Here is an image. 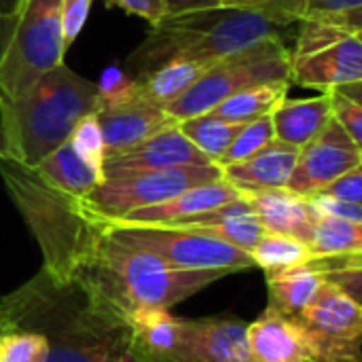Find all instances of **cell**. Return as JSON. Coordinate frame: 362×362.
<instances>
[{
	"label": "cell",
	"mask_w": 362,
	"mask_h": 362,
	"mask_svg": "<svg viewBox=\"0 0 362 362\" xmlns=\"http://www.w3.org/2000/svg\"><path fill=\"white\" fill-rule=\"evenodd\" d=\"M6 333L30 331L47 339V362H138L132 320L78 278L55 282L38 272L2 295Z\"/></svg>",
	"instance_id": "1"
},
{
	"label": "cell",
	"mask_w": 362,
	"mask_h": 362,
	"mask_svg": "<svg viewBox=\"0 0 362 362\" xmlns=\"http://www.w3.org/2000/svg\"><path fill=\"white\" fill-rule=\"evenodd\" d=\"M227 272L178 269L157 255L117 240L108 229L95 252L78 272V280L129 320L148 310H172Z\"/></svg>",
	"instance_id": "2"
},
{
	"label": "cell",
	"mask_w": 362,
	"mask_h": 362,
	"mask_svg": "<svg viewBox=\"0 0 362 362\" xmlns=\"http://www.w3.org/2000/svg\"><path fill=\"white\" fill-rule=\"evenodd\" d=\"M0 178L42 252V272L70 282L95 252L106 227L81 197L49 187L32 168L0 155Z\"/></svg>",
	"instance_id": "3"
},
{
	"label": "cell",
	"mask_w": 362,
	"mask_h": 362,
	"mask_svg": "<svg viewBox=\"0 0 362 362\" xmlns=\"http://www.w3.org/2000/svg\"><path fill=\"white\" fill-rule=\"evenodd\" d=\"M100 87L64 64L36 78L19 98L0 95V155L36 168L64 144L78 121L95 112Z\"/></svg>",
	"instance_id": "4"
},
{
	"label": "cell",
	"mask_w": 362,
	"mask_h": 362,
	"mask_svg": "<svg viewBox=\"0 0 362 362\" xmlns=\"http://www.w3.org/2000/svg\"><path fill=\"white\" fill-rule=\"evenodd\" d=\"M276 36H280V25L250 11L225 6L178 11L151 25L127 64L142 74L176 57L218 59Z\"/></svg>",
	"instance_id": "5"
},
{
	"label": "cell",
	"mask_w": 362,
	"mask_h": 362,
	"mask_svg": "<svg viewBox=\"0 0 362 362\" xmlns=\"http://www.w3.org/2000/svg\"><path fill=\"white\" fill-rule=\"evenodd\" d=\"M138 362H257L238 318H180L148 310L132 318Z\"/></svg>",
	"instance_id": "6"
},
{
	"label": "cell",
	"mask_w": 362,
	"mask_h": 362,
	"mask_svg": "<svg viewBox=\"0 0 362 362\" xmlns=\"http://www.w3.org/2000/svg\"><path fill=\"white\" fill-rule=\"evenodd\" d=\"M280 78H291V49L280 36L265 38L214 59L212 66L165 110L176 121L206 115L246 87Z\"/></svg>",
	"instance_id": "7"
},
{
	"label": "cell",
	"mask_w": 362,
	"mask_h": 362,
	"mask_svg": "<svg viewBox=\"0 0 362 362\" xmlns=\"http://www.w3.org/2000/svg\"><path fill=\"white\" fill-rule=\"evenodd\" d=\"M64 0H25L0 53V95L15 100L36 78L64 64Z\"/></svg>",
	"instance_id": "8"
},
{
	"label": "cell",
	"mask_w": 362,
	"mask_h": 362,
	"mask_svg": "<svg viewBox=\"0 0 362 362\" xmlns=\"http://www.w3.org/2000/svg\"><path fill=\"white\" fill-rule=\"evenodd\" d=\"M218 178L223 176L216 163L104 176V180L95 189L81 197V204L89 214H93L104 225L134 210L161 204L191 187L214 182Z\"/></svg>",
	"instance_id": "9"
},
{
	"label": "cell",
	"mask_w": 362,
	"mask_h": 362,
	"mask_svg": "<svg viewBox=\"0 0 362 362\" xmlns=\"http://www.w3.org/2000/svg\"><path fill=\"white\" fill-rule=\"evenodd\" d=\"M106 229L117 240L148 250L178 269L238 274L255 267L250 252L189 229L170 225H108Z\"/></svg>",
	"instance_id": "10"
},
{
	"label": "cell",
	"mask_w": 362,
	"mask_h": 362,
	"mask_svg": "<svg viewBox=\"0 0 362 362\" xmlns=\"http://www.w3.org/2000/svg\"><path fill=\"white\" fill-rule=\"evenodd\" d=\"M312 362H362V305L322 282L308 308L293 318Z\"/></svg>",
	"instance_id": "11"
},
{
	"label": "cell",
	"mask_w": 362,
	"mask_h": 362,
	"mask_svg": "<svg viewBox=\"0 0 362 362\" xmlns=\"http://www.w3.org/2000/svg\"><path fill=\"white\" fill-rule=\"evenodd\" d=\"M100 87V100L95 108L98 125L104 140L106 155L134 146L163 129L178 125L165 108L144 102L136 93L134 78L119 76L106 81Z\"/></svg>",
	"instance_id": "12"
},
{
	"label": "cell",
	"mask_w": 362,
	"mask_h": 362,
	"mask_svg": "<svg viewBox=\"0 0 362 362\" xmlns=\"http://www.w3.org/2000/svg\"><path fill=\"white\" fill-rule=\"evenodd\" d=\"M362 146L331 117L329 123L308 144L299 148L297 163L291 172L286 189L310 197L322 191L341 174L361 168Z\"/></svg>",
	"instance_id": "13"
},
{
	"label": "cell",
	"mask_w": 362,
	"mask_h": 362,
	"mask_svg": "<svg viewBox=\"0 0 362 362\" xmlns=\"http://www.w3.org/2000/svg\"><path fill=\"white\" fill-rule=\"evenodd\" d=\"M204 153L189 142L178 125L163 129L134 146L110 153L104 157V176H121L136 172H157L187 165H208Z\"/></svg>",
	"instance_id": "14"
},
{
	"label": "cell",
	"mask_w": 362,
	"mask_h": 362,
	"mask_svg": "<svg viewBox=\"0 0 362 362\" xmlns=\"http://www.w3.org/2000/svg\"><path fill=\"white\" fill-rule=\"evenodd\" d=\"M291 83L320 91L362 83L361 36H350L308 57L291 59Z\"/></svg>",
	"instance_id": "15"
},
{
	"label": "cell",
	"mask_w": 362,
	"mask_h": 362,
	"mask_svg": "<svg viewBox=\"0 0 362 362\" xmlns=\"http://www.w3.org/2000/svg\"><path fill=\"white\" fill-rule=\"evenodd\" d=\"M240 197H242V193L238 189H233L229 182L218 178L214 182L191 187L161 204L146 206V208L134 210L121 218L108 221V223H104V227H108V225H172L182 218L197 216V214H204L218 206H225Z\"/></svg>",
	"instance_id": "16"
},
{
	"label": "cell",
	"mask_w": 362,
	"mask_h": 362,
	"mask_svg": "<svg viewBox=\"0 0 362 362\" xmlns=\"http://www.w3.org/2000/svg\"><path fill=\"white\" fill-rule=\"evenodd\" d=\"M242 197L248 202L250 210L265 231L288 235L305 244L310 242L318 212L308 197L297 195L286 187L242 193Z\"/></svg>",
	"instance_id": "17"
},
{
	"label": "cell",
	"mask_w": 362,
	"mask_h": 362,
	"mask_svg": "<svg viewBox=\"0 0 362 362\" xmlns=\"http://www.w3.org/2000/svg\"><path fill=\"white\" fill-rule=\"evenodd\" d=\"M297 157H299L297 146L274 140L257 155L218 168L225 182H229L240 193H252V191L286 187L291 172L297 163Z\"/></svg>",
	"instance_id": "18"
},
{
	"label": "cell",
	"mask_w": 362,
	"mask_h": 362,
	"mask_svg": "<svg viewBox=\"0 0 362 362\" xmlns=\"http://www.w3.org/2000/svg\"><path fill=\"white\" fill-rule=\"evenodd\" d=\"M170 227L189 229V231L221 240L244 252H250L257 240L265 233V229L261 227V223L257 221L255 212L250 210L244 197L233 199L214 210H208L204 214L182 218L178 223H172Z\"/></svg>",
	"instance_id": "19"
},
{
	"label": "cell",
	"mask_w": 362,
	"mask_h": 362,
	"mask_svg": "<svg viewBox=\"0 0 362 362\" xmlns=\"http://www.w3.org/2000/svg\"><path fill=\"white\" fill-rule=\"evenodd\" d=\"M246 339L257 362H312L297 322L272 308L246 327Z\"/></svg>",
	"instance_id": "20"
},
{
	"label": "cell",
	"mask_w": 362,
	"mask_h": 362,
	"mask_svg": "<svg viewBox=\"0 0 362 362\" xmlns=\"http://www.w3.org/2000/svg\"><path fill=\"white\" fill-rule=\"evenodd\" d=\"M212 62L214 59H189V57H176L163 62L157 68L142 72L134 78L136 93L148 104L168 108L212 66Z\"/></svg>",
	"instance_id": "21"
},
{
	"label": "cell",
	"mask_w": 362,
	"mask_h": 362,
	"mask_svg": "<svg viewBox=\"0 0 362 362\" xmlns=\"http://www.w3.org/2000/svg\"><path fill=\"white\" fill-rule=\"evenodd\" d=\"M269 117H272L276 140L301 148L314 136H318V132L333 117L331 100L327 91H322L318 98H305V100L284 98Z\"/></svg>",
	"instance_id": "22"
},
{
	"label": "cell",
	"mask_w": 362,
	"mask_h": 362,
	"mask_svg": "<svg viewBox=\"0 0 362 362\" xmlns=\"http://www.w3.org/2000/svg\"><path fill=\"white\" fill-rule=\"evenodd\" d=\"M49 187L74 195L85 197L91 189H95L104 180V172L91 165L70 142V138L51 151L45 159L32 168Z\"/></svg>",
	"instance_id": "23"
},
{
	"label": "cell",
	"mask_w": 362,
	"mask_h": 362,
	"mask_svg": "<svg viewBox=\"0 0 362 362\" xmlns=\"http://www.w3.org/2000/svg\"><path fill=\"white\" fill-rule=\"evenodd\" d=\"M265 280L269 293L267 308L280 312L286 318H297L325 282L322 276L310 265V261L293 267L265 272Z\"/></svg>",
	"instance_id": "24"
},
{
	"label": "cell",
	"mask_w": 362,
	"mask_h": 362,
	"mask_svg": "<svg viewBox=\"0 0 362 362\" xmlns=\"http://www.w3.org/2000/svg\"><path fill=\"white\" fill-rule=\"evenodd\" d=\"M301 30L291 51V59L308 57L331 45H337L350 36H361L362 11L356 13H308L301 21Z\"/></svg>",
	"instance_id": "25"
},
{
	"label": "cell",
	"mask_w": 362,
	"mask_h": 362,
	"mask_svg": "<svg viewBox=\"0 0 362 362\" xmlns=\"http://www.w3.org/2000/svg\"><path fill=\"white\" fill-rule=\"evenodd\" d=\"M291 78H280V81H269L261 85L246 87L238 91L235 95L227 98L218 106L210 110V115H216L227 121H238V123H250L255 119L267 117L274 112V108L286 98L291 89Z\"/></svg>",
	"instance_id": "26"
},
{
	"label": "cell",
	"mask_w": 362,
	"mask_h": 362,
	"mask_svg": "<svg viewBox=\"0 0 362 362\" xmlns=\"http://www.w3.org/2000/svg\"><path fill=\"white\" fill-rule=\"evenodd\" d=\"M244 125L246 123L227 121L210 112L178 121V129L182 132V136L193 142L197 151L204 153L206 159L212 163H218V159Z\"/></svg>",
	"instance_id": "27"
},
{
	"label": "cell",
	"mask_w": 362,
	"mask_h": 362,
	"mask_svg": "<svg viewBox=\"0 0 362 362\" xmlns=\"http://www.w3.org/2000/svg\"><path fill=\"white\" fill-rule=\"evenodd\" d=\"M308 246L312 257L362 252V223L318 214Z\"/></svg>",
	"instance_id": "28"
},
{
	"label": "cell",
	"mask_w": 362,
	"mask_h": 362,
	"mask_svg": "<svg viewBox=\"0 0 362 362\" xmlns=\"http://www.w3.org/2000/svg\"><path fill=\"white\" fill-rule=\"evenodd\" d=\"M250 257L255 261V267H261L263 272H272V269L293 267L310 261L312 250L301 240L265 231L257 240L255 248L250 250Z\"/></svg>",
	"instance_id": "29"
},
{
	"label": "cell",
	"mask_w": 362,
	"mask_h": 362,
	"mask_svg": "<svg viewBox=\"0 0 362 362\" xmlns=\"http://www.w3.org/2000/svg\"><path fill=\"white\" fill-rule=\"evenodd\" d=\"M310 265L322 276L325 282L339 288L344 295L362 301V252L352 255H331V257H312Z\"/></svg>",
	"instance_id": "30"
},
{
	"label": "cell",
	"mask_w": 362,
	"mask_h": 362,
	"mask_svg": "<svg viewBox=\"0 0 362 362\" xmlns=\"http://www.w3.org/2000/svg\"><path fill=\"white\" fill-rule=\"evenodd\" d=\"M274 140H276V134H274L272 117L267 115V117L255 119L238 132V136L231 140V144L227 146V151L223 153L216 165H227V163L248 159L257 155L259 151H263L265 146H269Z\"/></svg>",
	"instance_id": "31"
},
{
	"label": "cell",
	"mask_w": 362,
	"mask_h": 362,
	"mask_svg": "<svg viewBox=\"0 0 362 362\" xmlns=\"http://www.w3.org/2000/svg\"><path fill=\"white\" fill-rule=\"evenodd\" d=\"M310 2L312 0H218V6L250 11L280 28H286L308 15Z\"/></svg>",
	"instance_id": "32"
},
{
	"label": "cell",
	"mask_w": 362,
	"mask_h": 362,
	"mask_svg": "<svg viewBox=\"0 0 362 362\" xmlns=\"http://www.w3.org/2000/svg\"><path fill=\"white\" fill-rule=\"evenodd\" d=\"M47 339L30 331H13L0 337V362H47Z\"/></svg>",
	"instance_id": "33"
},
{
	"label": "cell",
	"mask_w": 362,
	"mask_h": 362,
	"mask_svg": "<svg viewBox=\"0 0 362 362\" xmlns=\"http://www.w3.org/2000/svg\"><path fill=\"white\" fill-rule=\"evenodd\" d=\"M352 85H344L337 89H329L331 100V115L333 119L350 134V138L362 146V100L361 91L356 89L350 93Z\"/></svg>",
	"instance_id": "34"
},
{
	"label": "cell",
	"mask_w": 362,
	"mask_h": 362,
	"mask_svg": "<svg viewBox=\"0 0 362 362\" xmlns=\"http://www.w3.org/2000/svg\"><path fill=\"white\" fill-rule=\"evenodd\" d=\"M70 142L91 165H95L98 170L104 172L106 151H104V140H102V132H100L95 112L87 115L78 121V125L74 127V132L70 136Z\"/></svg>",
	"instance_id": "35"
},
{
	"label": "cell",
	"mask_w": 362,
	"mask_h": 362,
	"mask_svg": "<svg viewBox=\"0 0 362 362\" xmlns=\"http://www.w3.org/2000/svg\"><path fill=\"white\" fill-rule=\"evenodd\" d=\"M91 4H93V0H64L62 2V30H64L66 51L81 34Z\"/></svg>",
	"instance_id": "36"
},
{
	"label": "cell",
	"mask_w": 362,
	"mask_h": 362,
	"mask_svg": "<svg viewBox=\"0 0 362 362\" xmlns=\"http://www.w3.org/2000/svg\"><path fill=\"white\" fill-rule=\"evenodd\" d=\"M322 195L348 202V204H358L362 206V165L354 168L346 174H341L339 178H335L333 182H329L322 191H318Z\"/></svg>",
	"instance_id": "37"
},
{
	"label": "cell",
	"mask_w": 362,
	"mask_h": 362,
	"mask_svg": "<svg viewBox=\"0 0 362 362\" xmlns=\"http://www.w3.org/2000/svg\"><path fill=\"white\" fill-rule=\"evenodd\" d=\"M312 202V206L316 208L318 214H327V216H337V218H346L352 223H362V206L358 204H348L322 193H314L308 197Z\"/></svg>",
	"instance_id": "38"
},
{
	"label": "cell",
	"mask_w": 362,
	"mask_h": 362,
	"mask_svg": "<svg viewBox=\"0 0 362 362\" xmlns=\"http://www.w3.org/2000/svg\"><path fill=\"white\" fill-rule=\"evenodd\" d=\"M106 4L119 6L136 17L146 19L151 25L157 23L159 19H163L170 13V6L165 0H104Z\"/></svg>",
	"instance_id": "39"
},
{
	"label": "cell",
	"mask_w": 362,
	"mask_h": 362,
	"mask_svg": "<svg viewBox=\"0 0 362 362\" xmlns=\"http://www.w3.org/2000/svg\"><path fill=\"white\" fill-rule=\"evenodd\" d=\"M362 11V0H312L308 13H356Z\"/></svg>",
	"instance_id": "40"
},
{
	"label": "cell",
	"mask_w": 362,
	"mask_h": 362,
	"mask_svg": "<svg viewBox=\"0 0 362 362\" xmlns=\"http://www.w3.org/2000/svg\"><path fill=\"white\" fill-rule=\"evenodd\" d=\"M170 6V13L178 11H191V8H212L218 6V0H165Z\"/></svg>",
	"instance_id": "41"
},
{
	"label": "cell",
	"mask_w": 362,
	"mask_h": 362,
	"mask_svg": "<svg viewBox=\"0 0 362 362\" xmlns=\"http://www.w3.org/2000/svg\"><path fill=\"white\" fill-rule=\"evenodd\" d=\"M23 2L25 0H0V21L13 23L21 13Z\"/></svg>",
	"instance_id": "42"
},
{
	"label": "cell",
	"mask_w": 362,
	"mask_h": 362,
	"mask_svg": "<svg viewBox=\"0 0 362 362\" xmlns=\"http://www.w3.org/2000/svg\"><path fill=\"white\" fill-rule=\"evenodd\" d=\"M6 335V327H4V318H2V297H0V337Z\"/></svg>",
	"instance_id": "43"
}]
</instances>
